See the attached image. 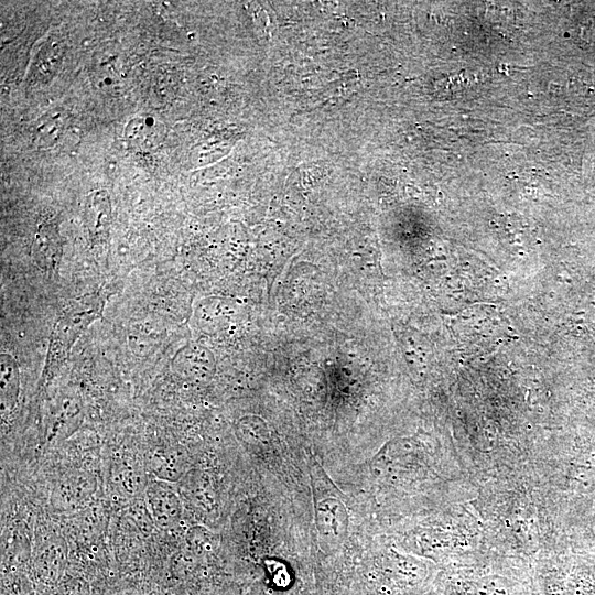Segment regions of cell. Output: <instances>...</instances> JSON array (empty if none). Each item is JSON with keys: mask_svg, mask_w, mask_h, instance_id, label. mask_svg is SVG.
<instances>
[{"mask_svg": "<svg viewBox=\"0 0 595 595\" xmlns=\"http://www.w3.org/2000/svg\"><path fill=\"white\" fill-rule=\"evenodd\" d=\"M108 294L99 290L69 300L61 311L50 336L45 372L52 374L66 358L75 340L98 318Z\"/></svg>", "mask_w": 595, "mask_h": 595, "instance_id": "obj_1", "label": "cell"}, {"mask_svg": "<svg viewBox=\"0 0 595 595\" xmlns=\"http://www.w3.org/2000/svg\"><path fill=\"white\" fill-rule=\"evenodd\" d=\"M315 523L323 545L339 547L348 528V513L344 502L335 496L316 497Z\"/></svg>", "mask_w": 595, "mask_h": 595, "instance_id": "obj_2", "label": "cell"}, {"mask_svg": "<svg viewBox=\"0 0 595 595\" xmlns=\"http://www.w3.org/2000/svg\"><path fill=\"white\" fill-rule=\"evenodd\" d=\"M149 512L160 528H172L182 516V501L173 486L163 479H152L145 489Z\"/></svg>", "mask_w": 595, "mask_h": 595, "instance_id": "obj_3", "label": "cell"}, {"mask_svg": "<svg viewBox=\"0 0 595 595\" xmlns=\"http://www.w3.org/2000/svg\"><path fill=\"white\" fill-rule=\"evenodd\" d=\"M111 216V201L107 191L96 190L86 196L84 223L93 242H102L107 239Z\"/></svg>", "mask_w": 595, "mask_h": 595, "instance_id": "obj_4", "label": "cell"}, {"mask_svg": "<svg viewBox=\"0 0 595 595\" xmlns=\"http://www.w3.org/2000/svg\"><path fill=\"white\" fill-rule=\"evenodd\" d=\"M62 255V241L58 224L54 219L44 220L35 232L32 244V257L45 271L56 270Z\"/></svg>", "mask_w": 595, "mask_h": 595, "instance_id": "obj_5", "label": "cell"}, {"mask_svg": "<svg viewBox=\"0 0 595 595\" xmlns=\"http://www.w3.org/2000/svg\"><path fill=\"white\" fill-rule=\"evenodd\" d=\"M164 138V125L152 116L133 117L125 128V139L138 151L155 149Z\"/></svg>", "mask_w": 595, "mask_h": 595, "instance_id": "obj_6", "label": "cell"}, {"mask_svg": "<svg viewBox=\"0 0 595 595\" xmlns=\"http://www.w3.org/2000/svg\"><path fill=\"white\" fill-rule=\"evenodd\" d=\"M0 382L2 411L11 410L15 405L20 391L19 368L15 359L8 353L0 356Z\"/></svg>", "mask_w": 595, "mask_h": 595, "instance_id": "obj_7", "label": "cell"}, {"mask_svg": "<svg viewBox=\"0 0 595 595\" xmlns=\"http://www.w3.org/2000/svg\"><path fill=\"white\" fill-rule=\"evenodd\" d=\"M65 127V118L56 112L42 118L35 128L34 141L41 149L53 147L60 139Z\"/></svg>", "mask_w": 595, "mask_h": 595, "instance_id": "obj_8", "label": "cell"}, {"mask_svg": "<svg viewBox=\"0 0 595 595\" xmlns=\"http://www.w3.org/2000/svg\"><path fill=\"white\" fill-rule=\"evenodd\" d=\"M473 593L474 595H511V583L502 576H485L475 583Z\"/></svg>", "mask_w": 595, "mask_h": 595, "instance_id": "obj_9", "label": "cell"}, {"mask_svg": "<svg viewBox=\"0 0 595 595\" xmlns=\"http://www.w3.org/2000/svg\"><path fill=\"white\" fill-rule=\"evenodd\" d=\"M212 533L202 527H193L186 534L188 547L194 550L206 549L212 545Z\"/></svg>", "mask_w": 595, "mask_h": 595, "instance_id": "obj_10", "label": "cell"}, {"mask_svg": "<svg viewBox=\"0 0 595 595\" xmlns=\"http://www.w3.org/2000/svg\"><path fill=\"white\" fill-rule=\"evenodd\" d=\"M592 527H593V530H594V533H595V517H594V519H593Z\"/></svg>", "mask_w": 595, "mask_h": 595, "instance_id": "obj_11", "label": "cell"}]
</instances>
